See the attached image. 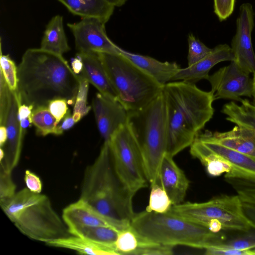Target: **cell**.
Masks as SVG:
<instances>
[{
	"mask_svg": "<svg viewBox=\"0 0 255 255\" xmlns=\"http://www.w3.org/2000/svg\"><path fill=\"white\" fill-rule=\"evenodd\" d=\"M17 78L21 104L48 106L56 99L65 100L69 105L75 103L79 76L61 55L41 48L27 49L17 67Z\"/></svg>",
	"mask_w": 255,
	"mask_h": 255,
	"instance_id": "obj_1",
	"label": "cell"
},
{
	"mask_svg": "<svg viewBox=\"0 0 255 255\" xmlns=\"http://www.w3.org/2000/svg\"><path fill=\"white\" fill-rule=\"evenodd\" d=\"M167 114L166 153L173 157L190 146L198 134L212 118L213 93L185 81L166 83L162 89Z\"/></svg>",
	"mask_w": 255,
	"mask_h": 255,
	"instance_id": "obj_2",
	"label": "cell"
},
{
	"mask_svg": "<svg viewBox=\"0 0 255 255\" xmlns=\"http://www.w3.org/2000/svg\"><path fill=\"white\" fill-rule=\"evenodd\" d=\"M133 196L118 176L109 142L104 141L96 159L85 170L80 198L108 217L130 223L135 213Z\"/></svg>",
	"mask_w": 255,
	"mask_h": 255,
	"instance_id": "obj_3",
	"label": "cell"
},
{
	"mask_svg": "<svg viewBox=\"0 0 255 255\" xmlns=\"http://www.w3.org/2000/svg\"><path fill=\"white\" fill-rule=\"evenodd\" d=\"M0 205L17 229L30 239L46 244L71 235L49 197L41 193L26 187Z\"/></svg>",
	"mask_w": 255,
	"mask_h": 255,
	"instance_id": "obj_4",
	"label": "cell"
},
{
	"mask_svg": "<svg viewBox=\"0 0 255 255\" xmlns=\"http://www.w3.org/2000/svg\"><path fill=\"white\" fill-rule=\"evenodd\" d=\"M131 228L141 237L159 244L184 246L205 249L224 238L219 233L168 211L156 213L146 210L134 213Z\"/></svg>",
	"mask_w": 255,
	"mask_h": 255,
	"instance_id": "obj_5",
	"label": "cell"
},
{
	"mask_svg": "<svg viewBox=\"0 0 255 255\" xmlns=\"http://www.w3.org/2000/svg\"><path fill=\"white\" fill-rule=\"evenodd\" d=\"M128 123L140 147L150 185L159 184L168 139L167 108L162 91L143 108L129 112Z\"/></svg>",
	"mask_w": 255,
	"mask_h": 255,
	"instance_id": "obj_6",
	"label": "cell"
},
{
	"mask_svg": "<svg viewBox=\"0 0 255 255\" xmlns=\"http://www.w3.org/2000/svg\"><path fill=\"white\" fill-rule=\"evenodd\" d=\"M99 55L118 100L128 112L143 108L162 92L163 86L121 54Z\"/></svg>",
	"mask_w": 255,
	"mask_h": 255,
	"instance_id": "obj_7",
	"label": "cell"
},
{
	"mask_svg": "<svg viewBox=\"0 0 255 255\" xmlns=\"http://www.w3.org/2000/svg\"><path fill=\"white\" fill-rule=\"evenodd\" d=\"M169 211L207 228L211 220L217 219L223 230L247 232L255 229V224L245 214L238 195H223L201 203L183 202L172 205Z\"/></svg>",
	"mask_w": 255,
	"mask_h": 255,
	"instance_id": "obj_8",
	"label": "cell"
},
{
	"mask_svg": "<svg viewBox=\"0 0 255 255\" xmlns=\"http://www.w3.org/2000/svg\"><path fill=\"white\" fill-rule=\"evenodd\" d=\"M109 142L115 170L134 196L149 182L140 147L128 123L115 132Z\"/></svg>",
	"mask_w": 255,
	"mask_h": 255,
	"instance_id": "obj_9",
	"label": "cell"
},
{
	"mask_svg": "<svg viewBox=\"0 0 255 255\" xmlns=\"http://www.w3.org/2000/svg\"><path fill=\"white\" fill-rule=\"evenodd\" d=\"M21 104L17 91L11 90L0 73V126L5 127L7 140L2 148L4 156L0 166L12 172L17 165L21 152L25 132L22 130L18 111Z\"/></svg>",
	"mask_w": 255,
	"mask_h": 255,
	"instance_id": "obj_10",
	"label": "cell"
},
{
	"mask_svg": "<svg viewBox=\"0 0 255 255\" xmlns=\"http://www.w3.org/2000/svg\"><path fill=\"white\" fill-rule=\"evenodd\" d=\"M207 80L211 85L215 100L225 99L240 102L242 96H253L250 74L243 70L234 61L209 75Z\"/></svg>",
	"mask_w": 255,
	"mask_h": 255,
	"instance_id": "obj_11",
	"label": "cell"
},
{
	"mask_svg": "<svg viewBox=\"0 0 255 255\" xmlns=\"http://www.w3.org/2000/svg\"><path fill=\"white\" fill-rule=\"evenodd\" d=\"M105 25L95 17L82 18L79 22L67 24L74 35L78 52L120 54L121 48L108 37Z\"/></svg>",
	"mask_w": 255,
	"mask_h": 255,
	"instance_id": "obj_12",
	"label": "cell"
},
{
	"mask_svg": "<svg viewBox=\"0 0 255 255\" xmlns=\"http://www.w3.org/2000/svg\"><path fill=\"white\" fill-rule=\"evenodd\" d=\"M254 16L251 3H244L240 6L236 20V31L231 42L234 61L249 74L255 71V54L252 41V32L255 26Z\"/></svg>",
	"mask_w": 255,
	"mask_h": 255,
	"instance_id": "obj_13",
	"label": "cell"
},
{
	"mask_svg": "<svg viewBox=\"0 0 255 255\" xmlns=\"http://www.w3.org/2000/svg\"><path fill=\"white\" fill-rule=\"evenodd\" d=\"M92 108L104 141H109L115 132L128 123L129 112L117 99L99 92L93 98Z\"/></svg>",
	"mask_w": 255,
	"mask_h": 255,
	"instance_id": "obj_14",
	"label": "cell"
},
{
	"mask_svg": "<svg viewBox=\"0 0 255 255\" xmlns=\"http://www.w3.org/2000/svg\"><path fill=\"white\" fill-rule=\"evenodd\" d=\"M62 218L68 228L78 226H102L121 231L130 226L129 222L108 217L80 198L63 209Z\"/></svg>",
	"mask_w": 255,
	"mask_h": 255,
	"instance_id": "obj_15",
	"label": "cell"
},
{
	"mask_svg": "<svg viewBox=\"0 0 255 255\" xmlns=\"http://www.w3.org/2000/svg\"><path fill=\"white\" fill-rule=\"evenodd\" d=\"M190 181L184 171L177 165L173 157L165 153L159 174V184L166 192L173 205L183 202Z\"/></svg>",
	"mask_w": 255,
	"mask_h": 255,
	"instance_id": "obj_16",
	"label": "cell"
},
{
	"mask_svg": "<svg viewBox=\"0 0 255 255\" xmlns=\"http://www.w3.org/2000/svg\"><path fill=\"white\" fill-rule=\"evenodd\" d=\"M234 60V55L231 47L227 44H219L200 61L192 66L181 68L172 81L181 80L195 84L202 79L207 80L210 70L217 64Z\"/></svg>",
	"mask_w": 255,
	"mask_h": 255,
	"instance_id": "obj_17",
	"label": "cell"
},
{
	"mask_svg": "<svg viewBox=\"0 0 255 255\" xmlns=\"http://www.w3.org/2000/svg\"><path fill=\"white\" fill-rule=\"evenodd\" d=\"M196 139L212 152L222 156L232 165L231 171L226 173L225 178L242 177L255 178V159L225 147L200 132Z\"/></svg>",
	"mask_w": 255,
	"mask_h": 255,
	"instance_id": "obj_18",
	"label": "cell"
},
{
	"mask_svg": "<svg viewBox=\"0 0 255 255\" xmlns=\"http://www.w3.org/2000/svg\"><path fill=\"white\" fill-rule=\"evenodd\" d=\"M76 56L83 63V68L79 75L92 84L99 92L118 100L117 93L108 76L99 53L77 52Z\"/></svg>",
	"mask_w": 255,
	"mask_h": 255,
	"instance_id": "obj_19",
	"label": "cell"
},
{
	"mask_svg": "<svg viewBox=\"0 0 255 255\" xmlns=\"http://www.w3.org/2000/svg\"><path fill=\"white\" fill-rule=\"evenodd\" d=\"M122 55L146 73L162 86L172 81L181 69L177 63L161 62L149 56L136 54L121 49Z\"/></svg>",
	"mask_w": 255,
	"mask_h": 255,
	"instance_id": "obj_20",
	"label": "cell"
},
{
	"mask_svg": "<svg viewBox=\"0 0 255 255\" xmlns=\"http://www.w3.org/2000/svg\"><path fill=\"white\" fill-rule=\"evenodd\" d=\"M204 133L212 140L255 159V140L246 129L236 126L226 132Z\"/></svg>",
	"mask_w": 255,
	"mask_h": 255,
	"instance_id": "obj_21",
	"label": "cell"
},
{
	"mask_svg": "<svg viewBox=\"0 0 255 255\" xmlns=\"http://www.w3.org/2000/svg\"><path fill=\"white\" fill-rule=\"evenodd\" d=\"M72 13L82 18L95 17L106 23L115 6L107 0H58Z\"/></svg>",
	"mask_w": 255,
	"mask_h": 255,
	"instance_id": "obj_22",
	"label": "cell"
},
{
	"mask_svg": "<svg viewBox=\"0 0 255 255\" xmlns=\"http://www.w3.org/2000/svg\"><path fill=\"white\" fill-rule=\"evenodd\" d=\"M45 244L50 247L73 250L80 254L119 255L114 248L99 245L88 240L72 235L50 241Z\"/></svg>",
	"mask_w": 255,
	"mask_h": 255,
	"instance_id": "obj_23",
	"label": "cell"
},
{
	"mask_svg": "<svg viewBox=\"0 0 255 255\" xmlns=\"http://www.w3.org/2000/svg\"><path fill=\"white\" fill-rule=\"evenodd\" d=\"M40 48L61 55L70 50L62 16L55 15L50 20L44 31Z\"/></svg>",
	"mask_w": 255,
	"mask_h": 255,
	"instance_id": "obj_24",
	"label": "cell"
},
{
	"mask_svg": "<svg viewBox=\"0 0 255 255\" xmlns=\"http://www.w3.org/2000/svg\"><path fill=\"white\" fill-rule=\"evenodd\" d=\"M190 152L206 167L211 176H218L224 173H228L232 169L229 161L211 151L196 138L190 146Z\"/></svg>",
	"mask_w": 255,
	"mask_h": 255,
	"instance_id": "obj_25",
	"label": "cell"
},
{
	"mask_svg": "<svg viewBox=\"0 0 255 255\" xmlns=\"http://www.w3.org/2000/svg\"><path fill=\"white\" fill-rule=\"evenodd\" d=\"M71 235L77 236L96 244L116 249L115 243L120 231L102 226H78L68 228Z\"/></svg>",
	"mask_w": 255,
	"mask_h": 255,
	"instance_id": "obj_26",
	"label": "cell"
},
{
	"mask_svg": "<svg viewBox=\"0 0 255 255\" xmlns=\"http://www.w3.org/2000/svg\"><path fill=\"white\" fill-rule=\"evenodd\" d=\"M32 124L36 128V134L46 136L49 134L56 135L57 124L56 120L50 112L47 106L34 108L31 113Z\"/></svg>",
	"mask_w": 255,
	"mask_h": 255,
	"instance_id": "obj_27",
	"label": "cell"
},
{
	"mask_svg": "<svg viewBox=\"0 0 255 255\" xmlns=\"http://www.w3.org/2000/svg\"><path fill=\"white\" fill-rule=\"evenodd\" d=\"M150 187L149 203L145 210L159 213L169 211L173 204L166 192L158 183L150 186Z\"/></svg>",
	"mask_w": 255,
	"mask_h": 255,
	"instance_id": "obj_28",
	"label": "cell"
},
{
	"mask_svg": "<svg viewBox=\"0 0 255 255\" xmlns=\"http://www.w3.org/2000/svg\"><path fill=\"white\" fill-rule=\"evenodd\" d=\"M140 236L130 226L119 232L115 247L119 255H133L138 247Z\"/></svg>",
	"mask_w": 255,
	"mask_h": 255,
	"instance_id": "obj_29",
	"label": "cell"
},
{
	"mask_svg": "<svg viewBox=\"0 0 255 255\" xmlns=\"http://www.w3.org/2000/svg\"><path fill=\"white\" fill-rule=\"evenodd\" d=\"M80 86L74 106L73 116L75 123H77L91 110V107L87 106V96L89 83L79 75Z\"/></svg>",
	"mask_w": 255,
	"mask_h": 255,
	"instance_id": "obj_30",
	"label": "cell"
},
{
	"mask_svg": "<svg viewBox=\"0 0 255 255\" xmlns=\"http://www.w3.org/2000/svg\"><path fill=\"white\" fill-rule=\"evenodd\" d=\"M250 231L246 232V235L233 239L226 241L224 239L220 243L209 246L207 248L236 250H252L255 249V234L249 233Z\"/></svg>",
	"mask_w": 255,
	"mask_h": 255,
	"instance_id": "obj_31",
	"label": "cell"
},
{
	"mask_svg": "<svg viewBox=\"0 0 255 255\" xmlns=\"http://www.w3.org/2000/svg\"><path fill=\"white\" fill-rule=\"evenodd\" d=\"M140 237L137 248L133 255H171L174 247L156 243Z\"/></svg>",
	"mask_w": 255,
	"mask_h": 255,
	"instance_id": "obj_32",
	"label": "cell"
},
{
	"mask_svg": "<svg viewBox=\"0 0 255 255\" xmlns=\"http://www.w3.org/2000/svg\"><path fill=\"white\" fill-rule=\"evenodd\" d=\"M0 73L3 75L9 88L17 91V68L9 55H2L0 51Z\"/></svg>",
	"mask_w": 255,
	"mask_h": 255,
	"instance_id": "obj_33",
	"label": "cell"
},
{
	"mask_svg": "<svg viewBox=\"0 0 255 255\" xmlns=\"http://www.w3.org/2000/svg\"><path fill=\"white\" fill-rule=\"evenodd\" d=\"M188 66H192L200 61L210 54L212 50V49L206 46L192 33H190L188 35Z\"/></svg>",
	"mask_w": 255,
	"mask_h": 255,
	"instance_id": "obj_34",
	"label": "cell"
},
{
	"mask_svg": "<svg viewBox=\"0 0 255 255\" xmlns=\"http://www.w3.org/2000/svg\"><path fill=\"white\" fill-rule=\"evenodd\" d=\"M11 173L0 166V204L12 198L17 192Z\"/></svg>",
	"mask_w": 255,
	"mask_h": 255,
	"instance_id": "obj_35",
	"label": "cell"
},
{
	"mask_svg": "<svg viewBox=\"0 0 255 255\" xmlns=\"http://www.w3.org/2000/svg\"><path fill=\"white\" fill-rule=\"evenodd\" d=\"M235 2L236 0H214V12L221 21L232 14Z\"/></svg>",
	"mask_w": 255,
	"mask_h": 255,
	"instance_id": "obj_36",
	"label": "cell"
},
{
	"mask_svg": "<svg viewBox=\"0 0 255 255\" xmlns=\"http://www.w3.org/2000/svg\"><path fill=\"white\" fill-rule=\"evenodd\" d=\"M67 102L63 99L52 100L48 105V108L55 118L57 125L63 119L69 109Z\"/></svg>",
	"mask_w": 255,
	"mask_h": 255,
	"instance_id": "obj_37",
	"label": "cell"
},
{
	"mask_svg": "<svg viewBox=\"0 0 255 255\" xmlns=\"http://www.w3.org/2000/svg\"><path fill=\"white\" fill-rule=\"evenodd\" d=\"M24 180L27 188L31 191L40 193L42 190V182L39 177L29 170L25 172Z\"/></svg>",
	"mask_w": 255,
	"mask_h": 255,
	"instance_id": "obj_38",
	"label": "cell"
},
{
	"mask_svg": "<svg viewBox=\"0 0 255 255\" xmlns=\"http://www.w3.org/2000/svg\"><path fill=\"white\" fill-rule=\"evenodd\" d=\"M207 255H255L252 250L220 249L209 247L205 249Z\"/></svg>",
	"mask_w": 255,
	"mask_h": 255,
	"instance_id": "obj_39",
	"label": "cell"
},
{
	"mask_svg": "<svg viewBox=\"0 0 255 255\" xmlns=\"http://www.w3.org/2000/svg\"><path fill=\"white\" fill-rule=\"evenodd\" d=\"M62 122L56 127V135H59L63 133L64 131L71 128L76 123L73 119V114L69 109L67 113L62 120Z\"/></svg>",
	"mask_w": 255,
	"mask_h": 255,
	"instance_id": "obj_40",
	"label": "cell"
},
{
	"mask_svg": "<svg viewBox=\"0 0 255 255\" xmlns=\"http://www.w3.org/2000/svg\"><path fill=\"white\" fill-rule=\"evenodd\" d=\"M33 109V106L31 105H27L24 104H21L18 111L19 121L30 118Z\"/></svg>",
	"mask_w": 255,
	"mask_h": 255,
	"instance_id": "obj_41",
	"label": "cell"
},
{
	"mask_svg": "<svg viewBox=\"0 0 255 255\" xmlns=\"http://www.w3.org/2000/svg\"><path fill=\"white\" fill-rule=\"evenodd\" d=\"M207 228L213 233H217L223 229L221 222L217 219L211 220L208 224Z\"/></svg>",
	"mask_w": 255,
	"mask_h": 255,
	"instance_id": "obj_42",
	"label": "cell"
},
{
	"mask_svg": "<svg viewBox=\"0 0 255 255\" xmlns=\"http://www.w3.org/2000/svg\"><path fill=\"white\" fill-rule=\"evenodd\" d=\"M71 66L74 72L77 75H79L83 68V63L81 60L76 56L72 60Z\"/></svg>",
	"mask_w": 255,
	"mask_h": 255,
	"instance_id": "obj_43",
	"label": "cell"
},
{
	"mask_svg": "<svg viewBox=\"0 0 255 255\" xmlns=\"http://www.w3.org/2000/svg\"><path fill=\"white\" fill-rule=\"evenodd\" d=\"M7 135L6 128L4 126L0 127V147H2L7 140Z\"/></svg>",
	"mask_w": 255,
	"mask_h": 255,
	"instance_id": "obj_44",
	"label": "cell"
},
{
	"mask_svg": "<svg viewBox=\"0 0 255 255\" xmlns=\"http://www.w3.org/2000/svg\"><path fill=\"white\" fill-rule=\"evenodd\" d=\"M115 6H121L124 4L127 0H107Z\"/></svg>",
	"mask_w": 255,
	"mask_h": 255,
	"instance_id": "obj_45",
	"label": "cell"
},
{
	"mask_svg": "<svg viewBox=\"0 0 255 255\" xmlns=\"http://www.w3.org/2000/svg\"><path fill=\"white\" fill-rule=\"evenodd\" d=\"M252 95L255 101V71L253 73L252 79Z\"/></svg>",
	"mask_w": 255,
	"mask_h": 255,
	"instance_id": "obj_46",
	"label": "cell"
},
{
	"mask_svg": "<svg viewBox=\"0 0 255 255\" xmlns=\"http://www.w3.org/2000/svg\"><path fill=\"white\" fill-rule=\"evenodd\" d=\"M255 140V124L251 129H246Z\"/></svg>",
	"mask_w": 255,
	"mask_h": 255,
	"instance_id": "obj_47",
	"label": "cell"
},
{
	"mask_svg": "<svg viewBox=\"0 0 255 255\" xmlns=\"http://www.w3.org/2000/svg\"><path fill=\"white\" fill-rule=\"evenodd\" d=\"M252 250L255 253V248L252 249Z\"/></svg>",
	"mask_w": 255,
	"mask_h": 255,
	"instance_id": "obj_48",
	"label": "cell"
}]
</instances>
